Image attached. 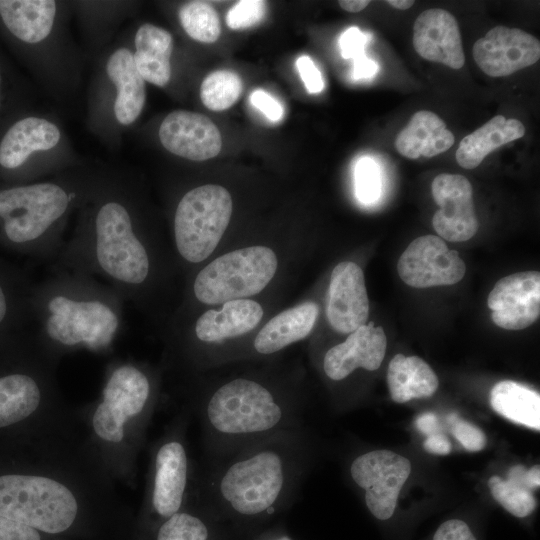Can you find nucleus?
Here are the masks:
<instances>
[{"mask_svg":"<svg viewBox=\"0 0 540 540\" xmlns=\"http://www.w3.org/2000/svg\"><path fill=\"white\" fill-rule=\"evenodd\" d=\"M272 540H290L288 537L286 536H280V537H277L275 539H272Z\"/></svg>","mask_w":540,"mask_h":540,"instance_id":"50","label":"nucleus"},{"mask_svg":"<svg viewBox=\"0 0 540 540\" xmlns=\"http://www.w3.org/2000/svg\"><path fill=\"white\" fill-rule=\"evenodd\" d=\"M478 67L490 77L509 76L540 58L539 40L519 28L496 26L472 48Z\"/></svg>","mask_w":540,"mask_h":540,"instance_id":"16","label":"nucleus"},{"mask_svg":"<svg viewBox=\"0 0 540 540\" xmlns=\"http://www.w3.org/2000/svg\"><path fill=\"white\" fill-rule=\"evenodd\" d=\"M0 540H41L39 531L0 515Z\"/></svg>","mask_w":540,"mask_h":540,"instance_id":"39","label":"nucleus"},{"mask_svg":"<svg viewBox=\"0 0 540 540\" xmlns=\"http://www.w3.org/2000/svg\"><path fill=\"white\" fill-rule=\"evenodd\" d=\"M197 414L210 460L276 433L301 430L296 400L247 377L215 388Z\"/></svg>","mask_w":540,"mask_h":540,"instance_id":"4","label":"nucleus"},{"mask_svg":"<svg viewBox=\"0 0 540 540\" xmlns=\"http://www.w3.org/2000/svg\"><path fill=\"white\" fill-rule=\"evenodd\" d=\"M71 2L0 0V19L7 31L31 50L33 69L43 90L66 102L79 90L84 54L69 30Z\"/></svg>","mask_w":540,"mask_h":540,"instance_id":"5","label":"nucleus"},{"mask_svg":"<svg viewBox=\"0 0 540 540\" xmlns=\"http://www.w3.org/2000/svg\"><path fill=\"white\" fill-rule=\"evenodd\" d=\"M413 46L423 59L452 69H460L465 63L458 23L443 9H428L419 14L413 26Z\"/></svg>","mask_w":540,"mask_h":540,"instance_id":"22","label":"nucleus"},{"mask_svg":"<svg viewBox=\"0 0 540 540\" xmlns=\"http://www.w3.org/2000/svg\"><path fill=\"white\" fill-rule=\"evenodd\" d=\"M355 186L358 199L363 203L376 201L381 192L379 168L368 158H361L355 167Z\"/></svg>","mask_w":540,"mask_h":540,"instance_id":"34","label":"nucleus"},{"mask_svg":"<svg viewBox=\"0 0 540 540\" xmlns=\"http://www.w3.org/2000/svg\"><path fill=\"white\" fill-rule=\"evenodd\" d=\"M124 298L109 284L83 272L51 267L31 289L36 339L56 361L87 350L109 352L124 326Z\"/></svg>","mask_w":540,"mask_h":540,"instance_id":"3","label":"nucleus"},{"mask_svg":"<svg viewBox=\"0 0 540 540\" xmlns=\"http://www.w3.org/2000/svg\"><path fill=\"white\" fill-rule=\"evenodd\" d=\"M378 71V65L372 59H369L364 55H361L354 59L353 66V78L365 79L370 78Z\"/></svg>","mask_w":540,"mask_h":540,"instance_id":"43","label":"nucleus"},{"mask_svg":"<svg viewBox=\"0 0 540 540\" xmlns=\"http://www.w3.org/2000/svg\"><path fill=\"white\" fill-rule=\"evenodd\" d=\"M182 423L162 436L151 457L145 496L150 509L164 520L179 512L188 496H194L196 479Z\"/></svg>","mask_w":540,"mask_h":540,"instance_id":"12","label":"nucleus"},{"mask_svg":"<svg viewBox=\"0 0 540 540\" xmlns=\"http://www.w3.org/2000/svg\"><path fill=\"white\" fill-rule=\"evenodd\" d=\"M524 134L525 127L521 121L496 115L460 141L455 153L456 161L462 168L474 169L489 153Z\"/></svg>","mask_w":540,"mask_h":540,"instance_id":"27","label":"nucleus"},{"mask_svg":"<svg viewBox=\"0 0 540 540\" xmlns=\"http://www.w3.org/2000/svg\"><path fill=\"white\" fill-rule=\"evenodd\" d=\"M2 102H3V72L0 66V111L2 108Z\"/></svg>","mask_w":540,"mask_h":540,"instance_id":"49","label":"nucleus"},{"mask_svg":"<svg viewBox=\"0 0 540 540\" xmlns=\"http://www.w3.org/2000/svg\"><path fill=\"white\" fill-rule=\"evenodd\" d=\"M423 447L427 452L436 455H447L451 451V443L442 433L428 436L423 443Z\"/></svg>","mask_w":540,"mask_h":540,"instance_id":"42","label":"nucleus"},{"mask_svg":"<svg viewBox=\"0 0 540 540\" xmlns=\"http://www.w3.org/2000/svg\"><path fill=\"white\" fill-rule=\"evenodd\" d=\"M367 41L368 35L361 32L357 27L348 28L339 40L342 56L345 59H355L364 55V47Z\"/></svg>","mask_w":540,"mask_h":540,"instance_id":"37","label":"nucleus"},{"mask_svg":"<svg viewBox=\"0 0 540 540\" xmlns=\"http://www.w3.org/2000/svg\"><path fill=\"white\" fill-rule=\"evenodd\" d=\"M58 361L43 351L25 370L0 376V428L48 413L59 401Z\"/></svg>","mask_w":540,"mask_h":540,"instance_id":"13","label":"nucleus"},{"mask_svg":"<svg viewBox=\"0 0 540 540\" xmlns=\"http://www.w3.org/2000/svg\"><path fill=\"white\" fill-rule=\"evenodd\" d=\"M209 537V529L203 519L180 510L164 520L156 540H209Z\"/></svg>","mask_w":540,"mask_h":540,"instance_id":"33","label":"nucleus"},{"mask_svg":"<svg viewBox=\"0 0 540 540\" xmlns=\"http://www.w3.org/2000/svg\"><path fill=\"white\" fill-rule=\"evenodd\" d=\"M433 540H476V538L465 522L451 519L439 526Z\"/></svg>","mask_w":540,"mask_h":540,"instance_id":"41","label":"nucleus"},{"mask_svg":"<svg viewBox=\"0 0 540 540\" xmlns=\"http://www.w3.org/2000/svg\"><path fill=\"white\" fill-rule=\"evenodd\" d=\"M80 496L75 485L51 471L0 476V515L47 534L72 527Z\"/></svg>","mask_w":540,"mask_h":540,"instance_id":"8","label":"nucleus"},{"mask_svg":"<svg viewBox=\"0 0 540 540\" xmlns=\"http://www.w3.org/2000/svg\"><path fill=\"white\" fill-rule=\"evenodd\" d=\"M490 404L504 418L540 429V395L535 390L512 380H503L493 386Z\"/></svg>","mask_w":540,"mask_h":540,"instance_id":"29","label":"nucleus"},{"mask_svg":"<svg viewBox=\"0 0 540 540\" xmlns=\"http://www.w3.org/2000/svg\"><path fill=\"white\" fill-rule=\"evenodd\" d=\"M275 252L250 246L219 256L201 269L192 285L195 299L206 305L225 303L260 293L277 270Z\"/></svg>","mask_w":540,"mask_h":540,"instance_id":"11","label":"nucleus"},{"mask_svg":"<svg viewBox=\"0 0 540 540\" xmlns=\"http://www.w3.org/2000/svg\"><path fill=\"white\" fill-rule=\"evenodd\" d=\"M266 13V2L261 0H242L227 13L226 24L232 30H242L255 26Z\"/></svg>","mask_w":540,"mask_h":540,"instance_id":"35","label":"nucleus"},{"mask_svg":"<svg viewBox=\"0 0 540 540\" xmlns=\"http://www.w3.org/2000/svg\"><path fill=\"white\" fill-rule=\"evenodd\" d=\"M146 82L136 69L132 48L124 43L103 49L96 59L88 100V126L116 145L124 130L140 117Z\"/></svg>","mask_w":540,"mask_h":540,"instance_id":"7","label":"nucleus"},{"mask_svg":"<svg viewBox=\"0 0 540 540\" xmlns=\"http://www.w3.org/2000/svg\"><path fill=\"white\" fill-rule=\"evenodd\" d=\"M319 314L314 302H304L270 319L253 341L259 355H271L307 337Z\"/></svg>","mask_w":540,"mask_h":540,"instance_id":"25","label":"nucleus"},{"mask_svg":"<svg viewBox=\"0 0 540 540\" xmlns=\"http://www.w3.org/2000/svg\"><path fill=\"white\" fill-rule=\"evenodd\" d=\"M232 198L222 186L207 184L185 192L173 213V240L179 257L190 264L207 259L231 218Z\"/></svg>","mask_w":540,"mask_h":540,"instance_id":"10","label":"nucleus"},{"mask_svg":"<svg viewBox=\"0 0 540 540\" xmlns=\"http://www.w3.org/2000/svg\"><path fill=\"white\" fill-rule=\"evenodd\" d=\"M527 468L523 465L512 466L507 479L492 476L488 487L493 498L509 513L516 517H526L536 508V499L526 481Z\"/></svg>","mask_w":540,"mask_h":540,"instance_id":"30","label":"nucleus"},{"mask_svg":"<svg viewBox=\"0 0 540 540\" xmlns=\"http://www.w3.org/2000/svg\"><path fill=\"white\" fill-rule=\"evenodd\" d=\"M387 383L392 400L405 403L414 398L432 396L439 380L423 359L396 354L388 365Z\"/></svg>","mask_w":540,"mask_h":540,"instance_id":"28","label":"nucleus"},{"mask_svg":"<svg viewBox=\"0 0 540 540\" xmlns=\"http://www.w3.org/2000/svg\"><path fill=\"white\" fill-rule=\"evenodd\" d=\"M447 420L453 436L464 449L470 452H477L484 449L487 438L480 428L461 419L455 413L450 414Z\"/></svg>","mask_w":540,"mask_h":540,"instance_id":"36","label":"nucleus"},{"mask_svg":"<svg viewBox=\"0 0 540 540\" xmlns=\"http://www.w3.org/2000/svg\"><path fill=\"white\" fill-rule=\"evenodd\" d=\"M526 481L529 488L533 491L540 486V466L534 465L526 471Z\"/></svg>","mask_w":540,"mask_h":540,"instance_id":"47","label":"nucleus"},{"mask_svg":"<svg viewBox=\"0 0 540 540\" xmlns=\"http://www.w3.org/2000/svg\"><path fill=\"white\" fill-rule=\"evenodd\" d=\"M296 67L309 93H319L323 90L322 75L309 56L299 57L296 61Z\"/></svg>","mask_w":540,"mask_h":540,"instance_id":"38","label":"nucleus"},{"mask_svg":"<svg viewBox=\"0 0 540 540\" xmlns=\"http://www.w3.org/2000/svg\"><path fill=\"white\" fill-rule=\"evenodd\" d=\"M387 3L399 10H407L415 3L413 0H389Z\"/></svg>","mask_w":540,"mask_h":540,"instance_id":"48","label":"nucleus"},{"mask_svg":"<svg viewBox=\"0 0 540 540\" xmlns=\"http://www.w3.org/2000/svg\"><path fill=\"white\" fill-rule=\"evenodd\" d=\"M397 271L404 283L414 288L453 285L465 275L464 261L448 249L438 236L414 239L401 254Z\"/></svg>","mask_w":540,"mask_h":540,"instance_id":"15","label":"nucleus"},{"mask_svg":"<svg viewBox=\"0 0 540 540\" xmlns=\"http://www.w3.org/2000/svg\"><path fill=\"white\" fill-rule=\"evenodd\" d=\"M157 379L150 368L114 360L106 370L100 397L92 405V438L108 454L126 452L130 465L152 415Z\"/></svg>","mask_w":540,"mask_h":540,"instance_id":"6","label":"nucleus"},{"mask_svg":"<svg viewBox=\"0 0 540 540\" xmlns=\"http://www.w3.org/2000/svg\"><path fill=\"white\" fill-rule=\"evenodd\" d=\"M431 193L439 206L432 218L437 234L450 242H464L478 231L469 180L459 174L442 173L431 184Z\"/></svg>","mask_w":540,"mask_h":540,"instance_id":"17","label":"nucleus"},{"mask_svg":"<svg viewBox=\"0 0 540 540\" xmlns=\"http://www.w3.org/2000/svg\"><path fill=\"white\" fill-rule=\"evenodd\" d=\"M172 34L151 23L141 24L133 36V60L137 71L154 86L164 88L172 78Z\"/></svg>","mask_w":540,"mask_h":540,"instance_id":"24","label":"nucleus"},{"mask_svg":"<svg viewBox=\"0 0 540 540\" xmlns=\"http://www.w3.org/2000/svg\"><path fill=\"white\" fill-rule=\"evenodd\" d=\"M305 463L301 430L276 433L211 459L194 496L239 517L270 516L296 496Z\"/></svg>","mask_w":540,"mask_h":540,"instance_id":"2","label":"nucleus"},{"mask_svg":"<svg viewBox=\"0 0 540 540\" xmlns=\"http://www.w3.org/2000/svg\"><path fill=\"white\" fill-rule=\"evenodd\" d=\"M243 84L238 74L230 70H217L208 74L200 86V98L212 111L230 108L240 97Z\"/></svg>","mask_w":540,"mask_h":540,"instance_id":"32","label":"nucleus"},{"mask_svg":"<svg viewBox=\"0 0 540 540\" xmlns=\"http://www.w3.org/2000/svg\"><path fill=\"white\" fill-rule=\"evenodd\" d=\"M487 305L496 326L522 330L540 314V273L517 272L498 280L488 295Z\"/></svg>","mask_w":540,"mask_h":540,"instance_id":"18","label":"nucleus"},{"mask_svg":"<svg viewBox=\"0 0 540 540\" xmlns=\"http://www.w3.org/2000/svg\"><path fill=\"white\" fill-rule=\"evenodd\" d=\"M178 19L184 32L197 42L213 43L221 34L219 16L207 2L189 1L182 4Z\"/></svg>","mask_w":540,"mask_h":540,"instance_id":"31","label":"nucleus"},{"mask_svg":"<svg viewBox=\"0 0 540 540\" xmlns=\"http://www.w3.org/2000/svg\"><path fill=\"white\" fill-rule=\"evenodd\" d=\"M386 335L371 321L351 332L346 340L325 353L323 370L332 381L346 379L358 368L377 370L385 356Z\"/></svg>","mask_w":540,"mask_h":540,"instance_id":"21","label":"nucleus"},{"mask_svg":"<svg viewBox=\"0 0 540 540\" xmlns=\"http://www.w3.org/2000/svg\"><path fill=\"white\" fill-rule=\"evenodd\" d=\"M263 317L261 305L251 299L225 302L220 310H207L201 314L193 328L197 341L219 344L253 330Z\"/></svg>","mask_w":540,"mask_h":540,"instance_id":"23","label":"nucleus"},{"mask_svg":"<svg viewBox=\"0 0 540 540\" xmlns=\"http://www.w3.org/2000/svg\"><path fill=\"white\" fill-rule=\"evenodd\" d=\"M158 139L166 151L191 161L211 159L222 147L218 127L207 116L188 110L168 113L159 125Z\"/></svg>","mask_w":540,"mask_h":540,"instance_id":"19","label":"nucleus"},{"mask_svg":"<svg viewBox=\"0 0 540 540\" xmlns=\"http://www.w3.org/2000/svg\"><path fill=\"white\" fill-rule=\"evenodd\" d=\"M410 471V461L389 450L359 455L350 465L352 480L365 491L368 509L380 520H387L393 515Z\"/></svg>","mask_w":540,"mask_h":540,"instance_id":"14","label":"nucleus"},{"mask_svg":"<svg viewBox=\"0 0 540 540\" xmlns=\"http://www.w3.org/2000/svg\"><path fill=\"white\" fill-rule=\"evenodd\" d=\"M417 429L424 435L431 436L441 433V426L437 416L434 413L426 412L421 414L415 422Z\"/></svg>","mask_w":540,"mask_h":540,"instance_id":"44","label":"nucleus"},{"mask_svg":"<svg viewBox=\"0 0 540 540\" xmlns=\"http://www.w3.org/2000/svg\"><path fill=\"white\" fill-rule=\"evenodd\" d=\"M455 142L454 134L445 122L428 110L416 112L397 134L395 148L408 159L433 157L446 152Z\"/></svg>","mask_w":540,"mask_h":540,"instance_id":"26","label":"nucleus"},{"mask_svg":"<svg viewBox=\"0 0 540 540\" xmlns=\"http://www.w3.org/2000/svg\"><path fill=\"white\" fill-rule=\"evenodd\" d=\"M251 104L273 122L280 121L284 110L280 102L264 90L258 89L250 95Z\"/></svg>","mask_w":540,"mask_h":540,"instance_id":"40","label":"nucleus"},{"mask_svg":"<svg viewBox=\"0 0 540 540\" xmlns=\"http://www.w3.org/2000/svg\"><path fill=\"white\" fill-rule=\"evenodd\" d=\"M340 7L347 12H360L365 9L370 1L368 0H340Z\"/></svg>","mask_w":540,"mask_h":540,"instance_id":"46","label":"nucleus"},{"mask_svg":"<svg viewBox=\"0 0 540 540\" xmlns=\"http://www.w3.org/2000/svg\"><path fill=\"white\" fill-rule=\"evenodd\" d=\"M13 299L5 288V283L0 280V327H2L7 319L11 316Z\"/></svg>","mask_w":540,"mask_h":540,"instance_id":"45","label":"nucleus"},{"mask_svg":"<svg viewBox=\"0 0 540 540\" xmlns=\"http://www.w3.org/2000/svg\"><path fill=\"white\" fill-rule=\"evenodd\" d=\"M153 243L139 189L124 168L101 164L96 185L51 267L101 277L142 307L155 280Z\"/></svg>","mask_w":540,"mask_h":540,"instance_id":"1","label":"nucleus"},{"mask_svg":"<svg viewBox=\"0 0 540 540\" xmlns=\"http://www.w3.org/2000/svg\"><path fill=\"white\" fill-rule=\"evenodd\" d=\"M85 163L71 146L60 120L50 113L19 118L0 140V167L10 172L26 169L31 179H45Z\"/></svg>","mask_w":540,"mask_h":540,"instance_id":"9","label":"nucleus"},{"mask_svg":"<svg viewBox=\"0 0 540 540\" xmlns=\"http://www.w3.org/2000/svg\"><path fill=\"white\" fill-rule=\"evenodd\" d=\"M326 315L331 327L343 334L366 324L369 300L363 271L356 263L343 261L332 270Z\"/></svg>","mask_w":540,"mask_h":540,"instance_id":"20","label":"nucleus"}]
</instances>
